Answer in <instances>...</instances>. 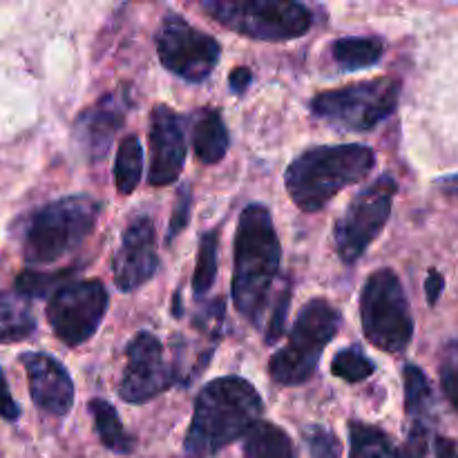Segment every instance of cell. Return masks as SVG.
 I'll return each instance as SVG.
<instances>
[{"instance_id": "obj_1", "label": "cell", "mask_w": 458, "mask_h": 458, "mask_svg": "<svg viewBox=\"0 0 458 458\" xmlns=\"http://www.w3.org/2000/svg\"><path fill=\"white\" fill-rule=\"evenodd\" d=\"M262 398L244 378L226 376L206 385L195 401L191 428L186 434V452L208 458L222 452L237 438L246 437L262 419Z\"/></svg>"}, {"instance_id": "obj_2", "label": "cell", "mask_w": 458, "mask_h": 458, "mask_svg": "<svg viewBox=\"0 0 458 458\" xmlns=\"http://www.w3.org/2000/svg\"><path fill=\"white\" fill-rule=\"evenodd\" d=\"M280 240L268 208L262 204L246 206L235 233L233 302L250 325H262L271 286L280 271Z\"/></svg>"}, {"instance_id": "obj_3", "label": "cell", "mask_w": 458, "mask_h": 458, "mask_svg": "<svg viewBox=\"0 0 458 458\" xmlns=\"http://www.w3.org/2000/svg\"><path fill=\"white\" fill-rule=\"evenodd\" d=\"M374 164V150L356 143L311 148L286 170V191L300 210L316 213L340 191L365 179Z\"/></svg>"}, {"instance_id": "obj_4", "label": "cell", "mask_w": 458, "mask_h": 458, "mask_svg": "<svg viewBox=\"0 0 458 458\" xmlns=\"http://www.w3.org/2000/svg\"><path fill=\"white\" fill-rule=\"evenodd\" d=\"M101 204L88 195L63 197L34 210L22 224V258L31 267H47L74 253L89 237Z\"/></svg>"}, {"instance_id": "obj_5", "label": "cell", "mask_w": 458, "mask_h": 458, "mask_svg": "<svg viewBox=\"0 0 458 458\" xmlns=\"http://www.w3.org/2000/svg\"><path fill=\"white\" fill-rule=\"evenodd\" d=\"M340 327V311L329 300H311L300 311L293 329H291L289 344L268 362V374L277 385L295 387L302 385L316 374L318 360L327 344L334 340Z\"/></svg>"}, {"instance_id": "obj_6", "label": "cell", "mask_w": 458, "mask_h": 458, "mask_svg": "<svg viewBox=\"0 0 458 458\" xmlns=\"http://www.w3.org/2000/svg\"><path fill=\"white\" fill-rule=\"evenodd\" d=\"M360 318L365 338L376 349L401 353L414 338V318L405 289L392 268H380L367 277L360 293Z\"/></svg>"}, {"instance_id": "obj_7", "label": "cell", "mask_w": 458, "mask_h": 458, "mask_svg": "<svg viewBox=\"0 0 458 458\" xmlns=\"http://www.w3.org/2000/svg\"><path fill=\"white\" fill-rule=\"evenodd\" d=\"M201 7L228 30L259 40H289L311 30L313 16L291 0H204Z\"/></svg>"}, {"instance_id": "obj_8", "label": "cell", "mask_w": 458, "mask_h": 458, "mask_svg": "<svg viewBox=\"0 0 458 458\" xmlns=\"http://www.w3.org/2000/svg\"><path fill=\"white\" fill-rule=\"evenodd\" d=\"M401 97L396 79H374L318 94L311 101L313 116L344 132H369L394 114Z\"/></svg>"}, {"instance_id": "obj_9", "label": "cell", "mask_w": 458, "mask_h": 458, "mask_svg": "<svg viewBox=\"0 0 458 458\" xmlns=\"http://www.w3.org/2000/svg\"><path fill=\"white\" fill-rule=\"evenodd\" d=\"M398 183L392 174H383L371 186L358 192L334 228L335 250L344 264H353L365 255L371 242L383 233L392 215Z\"/></svg>"}, {"instance_id": "obj_10", "label": "cell", "mask_w": 458, "mask_h": 458, "mask_svg": "<svg viewBox=\"0 0 458 458\" xmlns=\"http://www.w3.org/2000/svg\"><path fill=\"white\" fill-rule=\"evenodd\" d=\"M107 311V291L101 280L61 284L49 298L47 320L67 347H79L97 334Z\"/></svg>"}, {"instance_id": "obj_11", "label": "cell", "mask_w": 458, "mask_h": 458, "mask_svg": "<svg viewBox=\"0 0 458 458\" xmlns=\"http://www.w3.org/2000/svg\"><path fill=\"white\" fill-rule=\"evenodd\" d=\"M161 65L183 81L199 83L208 79L219 63V43L206 31L188 25L182 16H165L157 34Z\"/></svg>"}, {"instance_id": "obj_12", "label": "cell", "mask_w": 458, "mask_h": 458, "mask_svg": "<svg viewBox=\"0 0 458 458\" xmlns=\"http://www.w3.org/2000/svg\"><path fill=\"white\" fill-rule=\"evenodd\" d=\"M125 369L119 383V396L125 403L141 405L179 383L177 367L164 356V347L150 331H141L125 347Z\"/></svg>"}, {"instance_id": "obj_13", "label": "cell", "mask_w": 458, "mask_h": 458, "mask_svg": "<svg viewBox=\"0 0 458 458\" xmlns=\"http://www.w3.org/2000/svg\"><path fill=\"white\" fill-rule=\"evenodd\" d=\"M157 268H159V255H157L155 224L150 217L141 215L125 228L123 240L114 255L112 273H114L116 289H139L155 277Z\"/></svg>"}, {"instance_id": "obj_14", "label": "cell", "mask_w": 458, "mask_h": 458, "mask_svg": "<svg viewBox=\"0 0 458 458\" xmlns=\"http://www.w3.org/2000/svg\"><path fill=\"white\" fill-rule=\"evenodd\" d=\"M186 161L182 116L168 106H157L150 116V177L152 186H170L179 179Z\"/></svg>"}, {"instance_id": "obj_15", "label": "cell", "mask_w": 458, "mask_h": 458, "mask_svg": "<svg viewBox=\"0 0 458 458\" xmlns=\"http://www.w3.org/2000/svg\"><path fill=\"white\" fill-rule=\"evenodd\" d=\"M128 107V92L116 89V92L103 94L94 106L81 112L74 123V139L89 157V161H98L103 159V155H107L112 139L123 125Z\"/></svg>"}, {"instance_id": "obj_16", "label": "cell", "mask_w": 458, "mask_h": 458, "mask_svg": "<svg viewBox=\"0 0 458 458\" xmlns=\"http://www.w3.org/2000/svg\"><path fill=\"white\" fill-rule=\"evenodd\" d=\"M22 367L30 380V394L36 407L54 416H65L74 405V383L65 367L47 353H22Z\"/></svg>"}, {"instance_id": "obj_17", "label": "cell", "mask_w": 458, "mask_h": 458, "mask_svg": "<svg viewBox=\"0 0 458 458\" xmlns=\"http://www.w3.org/2000/svg\"><path fill=\"white\" fill-rule=\"evenodd\" d=\"M228 146H231V139H228L222 114L213 107L199 110V114L195 116V125H192V150H195L197 159L204 164H217L226 157Z\"/></svg>"}, {"instance_id": "obj_18", "label": "cell", "mask_w": 458, "mask_h": 458, "mask_svg": "<svg viewBox=\"0 0 458 458\" xmlns=\"http://www.w3.org/2000/svg\"><path fill=\"white\" fill-rule=\"evenodd\" d=\"M244 458H298L289 434L273 423H255L244 437Z\"/></svg>"}, {"instance_id": "obj_19", "label": "cell", "mask_w": 458, "mask_h": 458, "mask_svg": "<svg viewBox=\"0 0 458 458\" xmlns=\"http://www.w3.org/2000/svg\"><path fill=\"white\" fill-rule=\"evenodd\" d=\"M36 331V320L22 295L0 293V343H18Z\"/></svg>"}, {"instance_id": "obj_20", "label": "cell", "mask_w": 458, "mask_h": 458, "mask_svg": "<svg viewBox=\"0 0 458 458\" xmlns=\"http://www.w3.org/2000/svg\"><path fill=\"white\" fill-rule=\"evenodd\" d=\"M89 411H92L98 438H101V443L107 450L116 452V454H130L134 450V438L125 432L123 423L119 420V414H116L110 403L94 398L89 403Z\"/></svg>"}, {"instance_id": "obj_21", "label": "cell", "mask_w": 458, "mask_h": 458, "mask_svg": "<svg viewBox=\"0 0 458 458\" xmlns=\"http://www.w3.org/2000/svg\"><path fill=\"white\" fill-rule=\"evenodd\" d=\"M331 54L343 70H362V67H371L380 61L383 40L376 36H362V38L349 36V38L335 40Z\"/></svg>"}, {"instance_id": "obj_22", "label": "cell", "mask_w": 458, "mask_h": 458, "mask_svg": "<svg viewBox=\"0 0 458 458\" xmlns=\"http://www.w3.org/2000/svg\"><path fill=\"white\" fill-rule=\"evenodd\" d=\"M405 411L411 419V425H423L428 428V420L432 419L434 396L432 385L423 369L416 365H405Z\"/></svg>"}, {"instance_id": "obj_23", "label": "cell", "mask_w": 458, "mask_h": 458, "mask_svg": "<svg viewBox=\"0 0 458 458\" xmlns=\"http://www.w3.org/2000/svg\"><path fill=\"white\" fill-rule=\"evenodd\" d=\"M141 170H143V150L141 143L134 134L125 137L121 141L119 152H116L114 161V183L116 191L121 195H130L134 192V188L141 182Z\"/></svg>"}, {"instance_id": "obj_24", "label": "cell", "mask_w": 458, "mask_h": 458, "mask_svg": "<svg viewBox=\"0 0 458 458\" xmlns=\"http://www.w3.org/2000/svg\"><path fill=\"white\" fill-rule=\"evenodd\" d=\"M349 441L352 458H396V447L392 438L378 428L352 420L349 423Z\"/></svg>"}, {"instance_id": "obj_25", "label": "cell", "mask_w": 458, "mask_h": 458, "mask_svg": "<svg viewBox=\"0 0 458 458\" xmlns=\"http://www.w3.org/2000/svg\"><path fill=\"white\" fill-rule=\"evenodd\" d=\"M217 253H219V231H208L201 235L199 255H197L195 276H192V291L195 295L208 293L217 277Z\"/></svg>"}, {"instance_id": "obj_26", "label": "cell", "mask_w": 458, "mask_h": 458, "mask_svg": "<svg viewBox=\"0 0 458 458\" xmlns=\"http://www.w3.org/2000/svg\"><path fill=\"white\" fill-rule=\"evenodd\" d=\"M376 365L356 347L343 349L340 353H335L334 362H331V371L338 378L347 380V383H362V380L369 378L374 374Z\"/></svg>"}, {"instance_id": "obj_27", "label": "cell", "mask_w": 458, "mask_h": 458, "mask_svg": "<svg viewBox=\"0 0 458 458\" xmlns=\"http://www.w3.org/2000/svg\"><path fill=\"white\" fill-rule=\"evenodd\" d=\"M72 271L63 273H38V271H22L16 277V293L22 298H40V295L47 293L54 284L63 280V277L70 276Z\"/></svg>"}, {"instance_id": "obj_28", "label": "cell", "mask_w": 458, "mask_h": 458, "mask_svg": "<svg viewBox=\"0 0 458 458\" xmlns=\"http://www.w3.org/2000/svg\"><path fill=\"white\" fill-rule=\"evenodd\" d=\"M304 441L311 458H340V441L331 429L311 425L304 429Z\"/></svg>"}, {"instance_id": "obj_29", "label": "cell", "mask_w": 458, "mask_h": 458, "mask_svg": "<svg viewBox=\"0 0 458 458\" xmlns=\"http://www.w3.org/2000/svg\"><path fill=\"white\" fill-rule=\"evenodd\" d=\"M289 307H291V286L286 284L284 289L280 291V295H277V302H276V307H273L271 318H268V325H267V343L268 344L277 343V340H280V335L284 334Z\"/></svg>"}, {"instance_id": "obj_30", "label": "cell", "mask_w": 458, "mask_h": 458, "mask_svg": "<svg viewBox=\"0 0 458 458\" xmlns=\"http://www.w3.org/2000/svg\"><path fill=\"white\" fill-rule=\"evenodd\" d=\"M191 210H192V197H191V191H188L186 186L179 191V197H177V206H174V213H173V219H170V226H168V235H165V242H173L174 237L179 235V233L183 231V228L188 226V219H191Z\"/></svg>"}, {"instance_id": "obj_31", "label": "cell", "mask_w": 458, "mask_h": 458, "mask_svg": "<svg viewBox=\"0 0 458 458\" xmlns=\"http://www.w3.org/2000/svg\"><path fill=\"white\" fill-rule=\"evenodd\" d=\"M396 458H428V428L411 425L407 441L396 450Z\"/></svg>"}, {"instance_id": "obj_32", "label": "cell", "mask_w": 458, "mask_h": 458, "mask_svg": "<svg viewBox=\"0 0 458 458\" xmlns=\"http://www.w3.org/2000/svg\"><path fill=\"white\" fill-rule=\"evenodd\" d=\"M441 385L447 401H450L452 407L458 411V349H454V353H450V356L445 358V362H443Z\"/></svg>"}, {"instance_id": "obj_33", "label": "cell", "mask_w": 458, "mask_h": 458, "mask_svg": "<svg viewBox=\"0 0 458 458\" xmlns=\"http://www.w3.org/2000/svg\"><path fill=\"white\" fill-rule=\"evenodd\" d=\"M18 416H21V410H18L16 401L12 398V392H9L7 380H4L3 371H0V419L16 420Z\"/></svg>"}, {"instance_id": "obj_34", "label": "cell", "mask_w": 458, "mask_h": 458, "mask_svg": "<svg viewBox=\"0 0 458 458\" xmlns=\"http://www.w3.org/2000/svg\"><path fill=\"white\" fill-rule=\"evenodd\" d=\"M443 289H445V280L438 271H429L428 280H425V295H428L429 304H437L441 298Z\"/></svg>"}, {"instance_id": "obj_35", "label": "cell", "mask_w": 458, "mask_h": 458, "mask_svg": "<svg viewBox=\"0 0 458 458\" xmlns=\"http://www.w3.org/2000/svg\"><path fill=\"white\" fill-rule=\"evenodd\" d=\"M250 79H253V74H250L249 67H237V70L231 74V79H228V85L233 88V92L242 94L246 88H249Z\"/></svg>"}, {"instance_id": "obj_36", "label": "cell", "mask_w": 458, "mask_h": 458, "mask_svg": "<svg viewBox=\"0 0 458 458\" xmlns=\"http://www.w3.org/2000/svg\"><path fill=\"white\" fill-rule=\"evenodd\" d=\"M437 458H458L456 443L452 438L438 437L437 438Z\"/></svg>"}, {"instance_id": "obj_37", "label": "cell", "mask_w": 458, "mask_h": 458, "mask_svg": "<svg viewBox=\"0 0 458 458\" xmlns=\"http://www.w3.org/2000/svg\"><path fill=\"white\" fill-rule=\"evenodd\" d=\"M441 188L445 192H450V195L458 197V174H456V177H447L445 182H441Z\"/></svg>"}]
</instances>
